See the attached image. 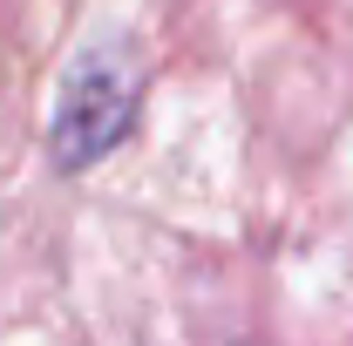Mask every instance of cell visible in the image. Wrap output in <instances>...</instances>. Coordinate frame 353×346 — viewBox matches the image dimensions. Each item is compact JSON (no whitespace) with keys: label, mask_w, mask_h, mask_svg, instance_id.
I'll list each match as a JSON object with an SVG mask.
<instances>
[{"label":"cell","mask_w":353,"mask_h":346,"mask_svg":"<svg viewBox=\"0 0 353 346\" xmlns=\"http://www.w3.org/2000/svg\"><path fill=\"white\" fill-rule=\"evenodd\" d=\"M136 109H143V68L123 41H95L75 54L61 102H54V130L48 150L61 170H95L123 136L136 130Z\"/></svg>","instance_id":"cell-1"}]
</instances>
